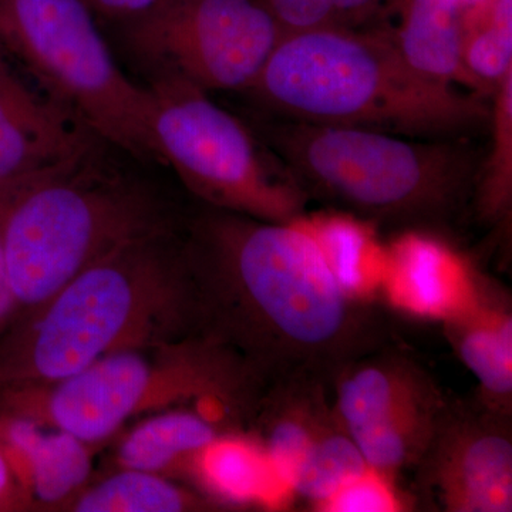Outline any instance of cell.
Here are the masks:
<instances>
[{"label":"cell","mask_w":512,"mask_h":512,"mask_svg":"<svg viewBox=\"0 0 512 512\" xmlns=\"http://www.w3.org/2000/svg\"><path fill=\"white\" fill-rule=\"evenodd\" d=\"M305 217L271 222L207 205L183 237L198 336L241 357L266 386H332L343 367L392 342L375 303L343 291Z\"/></svg>","instance_id":"6da1fadb"},{"label":"cell","mask_w":512,"mask_h":512,"mask_svg":"<svg viewBox=\"0 0 512 512\" xmlns=\"http://www.w3.org/2000/svg\"><path fill=\"white\" fill-rule=\"evenodd\" d=\"M198 336L184 239L130 242L84 269L0 339V393L76 375L101 357Z\"/></svg>","instance_id":"7a4b0ae2"},{"label":"cell","mask_w":512,"mask_h":512,"mask_svg":"<svg viewBox=\"0 0 512 512\" xmlns=\"http://www.w3.org/2000/svg\"><path fill=\"white\" fill-rule=\"evenodd\" d=\"M245 94L286 119L414 138H473L491 121V97L417 72L387 32L285 33Z\"/></svg>","instance_id":"3957f363"},{"label":"cell","mask_w":512,"mask_h":512,"mask_svg":"<svg viewBox=\"0 0 512 512\" xmlns=\"http://www.w3.org/2000/svg\"><path fill=\"white\" fill-rule=\"evenodd\" d=\"M251 128L305 192L373 227L441 235L473 208V138H414L256 110Z\"/></svg>","instance_id":"277c9868"},{"label":"cell","mask_w":512,"mask_h":512,"mask_svg":"<svg viewBox=\"0 0 512 512\" xmlns=\"http://www.w3.org/2000/svg\"><path fill=\"white\" fill-rule=\"evenodd\" d=\"M107 146L0 194V245L16 319L111 252L174 231L157 192L110 164Z\"/></svg>","instance_id":"5b68a950"},{"label":"cell","mask_w":512,"mask_h":512,"mask_svg":"<svg viewBox=\"0 0 512 512\" xmlns=\"http://www.w3.org/2000/svg\"><path fill=\"white\" fill-rule=\"evenodd\" d=\"M266 387L231 350L188 336L120 350L59 382L2 396L5 412L32 417L94 447L138 416L191 400H214L252 420Z\"/></svg>","instance_id":"8992f818"},{"label":"cell","mask_w":512,"mask_h":512,"mask_svg":"<svg viewBox=\"0 0 512 512\" xmlns=\"http://www.w3.org/2000/svg\"><path fill=\"white\" fill-rule=\"evenodd\" d=\"M0 50L104 143L163 164L153 96L117 66L86 0H0Z\"/></svg>","instance_id":"52a82bcc"},{"label":"cell","mask_w":512,"mask_h":512,"mask_svg":"<svg viewBox=\"0 0 512 512\" xmlns=\"http://www.w3.org/2000/svg\"><path fill=\"white\" fill-rule=\"evenodd\" d=\"M153 133L161 163L208 207L271 222L308 215L309 198L251 126L174 76L154 77Z\"/></svg>","instance_id":"ba28073f"},{"label":"cell","mask_w":512,"mask_h":512,"mask_svg":"<svg viewBox=\"0 0 512 512\" xmlns=\"http://www.w3.org/2000/svg\"><path fill=\"white\" fill-rule=\"evenodd\" d=\"M119 25L151 79L180 77L208 93L247 92L285 35L258 0H156Z\"/></svg>","instance_id":"9c48e42d"},{"label":"cell","mask_w":512,"mask_h":512,"mask_svg":"<svg viewBox=\"0 0 512 512\" xmlns=\"http://www.w3.org/2000/svg\"><path fill=\"white\" fill-rule=\"evenodd\" d=\"M421 497L444 512L512 511V416L450 399L420 458Z\"/></svg>","instance_id":"30bf717a"},{"label":"cell","mask_w":512,"mask_h":512,"mask_svg":"<svg viewBox=\"0 0 512 512\" xmlns=\"http://www.w3.org/2000/svg\"><path fill=\"white\" fill-rule=\"evenodd\" d=\"M329 390L312 379L271 384L252 419L259 443L292 494L332 473L355 450L329 403Z\"/></svg>","instance_id":"8fae6325"},{"label":"cell","mask_w":512,"mask_h":512,"mask_svg":"<svg viewBox=\"0 0 512 512\" xmlns=\"http://www.w3.org/2000/svg\"><path fill=\"white\" fill-rule=\"evenodd\" d=\"M101 143L72 110L37 94L0 50V194Z\"/></svg>","instance_id":"7c38bea8"},{"label":"cell","mask_w":512,"mask_h":512,"mask_svg":"<svg viewBox=\"0 0 512 512\" xmlns=\"http://www.w3.org/2000/svg\"><path fill=\"white\" fill-rule=\"evenodd\" d=\"M441 323L458 359L477 379V399L494 412L512 416L510 291L474 269L466 299Z\"/></svg>","instance_id":"4fadbf2b"},{"label":"cell","mask_w":512,"mask_h":512,"mask_svg":"<svg viewBox=\"0 0 512 512\" xmlns=\"http://www.w3.org/2000/svg\"><path fill=\"white\" fill-rule=\"evenodd\" d=\"M330 390L335 393L333 409L349 436L447 399L419 362L392 345L343 367Z\"/></svg>","instance_id":"5bb4252c"},{"label":"cell","mask_w":512,"mask_h":512,"mask_svg":"<svg viewBox=\"0 0 512 512\" xmlns=\"http://www.w3.org/2000/svg\"><path fill=\"white\" fill-rule=\"evenodd\" d=\"M474 269L440 235L404 231L384 251L380 293L407 315L441 322L466 299Z\"/></svg>","instance_id":"9a60e30c"},{"label":"cell","mask_w":512,"mask_h":512,"mask_svg":"<svg viewBox=\"0 0 512 512\" xmlns=\"http://www.w3.org/2000/svg\"><path fill=\"white\" fill-rule=\"evenodd\" d=\"M0 448L30 504L66 505L92 476V446L23 414H0Z\"/></svg>","instance_id":"2e32d148"},{"label":"cell","mask_w":512,"mask_h":512,"mask_svg":"<svg viewBox=\"0 0 512 512\" xmlns=\"http://www.w3.org/2000/svg\"><path fill=\"white\" fill-rule=\"evenodd\" d=\"M218 504L282 507L292 491L256 439L222 433L198 454L188 473Z\"/></svg>","instance_id":"e0dca14e"},{"label":"cell","mask_w":512,"mask_h":512,"mask_svg":"<svg viewBox=\"0 0 512 512\" xmlns=\"http://www.w3.org/2000/svg\"><path fill=\"white\" fill-rule=\"evenodd\" d=\"M464 0H412L394 43L407 63L431 79L470 92L493 94L468 72L463 60Z\"/></svg>","instance_id":"ac0fdd59"},{"label":"cell","mask_w":512,"mask_h":512,"mask_svg":"<svg viewBox=\"0 0 512 512\" xmlns=\"http://www.w3.org/2000/svg\"><path fill=\"white\" fill-rule=\"evenodd\" d=\"M221 434L200 413L163 410L128 431L117 448V464L165 477L175 471L188 473L194 458Z\"/></svg>","instance_id":"d6986e66"},{"label":"cell","mask_w":512,"mask_h":512,"mask_svg":"<svg viewBox=\"0 0 512 512\" xmlns=\"http://www.w3.org/2000/svg\"><path fill=\"white\" fill-rule=\"evenodd\" d=\"M305 221L343 291L356 301L375 303L382 295L384 251L375 241L373 225L339 211L306 215Z\"/></svg>","instance_id":"ffe728a7"},{"label":"cell","mask_w":512,"mask_h":512,"mask_svg":"<svg viewBox=\"0 0 512 512\" xmlns=\"http://www.w3.org/2000/svg\"><path fill=\"white\" fill-rule=\"evenodd\" d=\"M66 505L77 512H188L221 507L212 498L191 493L165 476L123 467L83 487Z\"/></svg>","instance_id":"44dd1931"},{"label":"cell","mask_w":512,"mask_h":512,"mask_svg":"<svg viewBox=\"0 0 512 512\" xmlns=\"http://www.w3.org/2000/svg\"><path fill=\"white\" fill-rule=\"evenodd\" d=\"M493 144L484 156L473 208L478 218L495 228H510L512 212V70L491 96Z\"/></svg>","instance_id":"7402d4cb"},{"label":"cell","mask_w":512,"mask_h":512,"mask_svg":"<svg viewBox=\"0 0 512 512\" xmlns=\"http://www.w3.org/2000/svg\"><path fill=\"white\" fill-rule=\"evenodd\" d=\"M463 60L468 72L493 94L512 70V0H497L487 25L463 29Z\"/></svg>","instance_id":"603a6c76"},{"label":"cell","mask_w":512,"mask_h":512,"mask_svg":"<svg viewBox=\"0 0 512 512\" xmlns=\"http://www.w3.org/2000/svg\"><path fill=\"white\" fill-rule=\"evenodd\" d=\"M285 33L301 30L350 29L377 0H258Z\"/></svg>","instance_id":"cb8c5ba5"},{"label":"cell","mask_w":512,"mask_h":512,"mask_svg":"<svg viewBox=\"0 0 512 512\" xmlns=\"http://www.w3.org/2000/svg\"><path fill=\"white\" fill-rule=\"evenodd\" d=\"M316 510L325 512H396L406 510V504L397 494L392 478L369 470L363 476L343 485Z\"/></svg>","instance_id":"d4e9b609"},{"label":"cell","mask_w":512,"mask_h":512,"mask_svg":"<svg viewBox=\"0 0 512 512\" xmlns=\"http://www.w3.org/2000/svg\"><path fill=\"white\" fill-rule=\"evenodd\" d=\"M154 2L156 0H86L94 15L116 23L140 15Z\"/></svg>","instance_id":"484cf974"},{"label":"cell","mask_w":512,"mask_h":512,"mask_svg":"<svg viewBox=\"0 0 512 512\" xmlns=\"http://www.w3.org/2000/svg\"><path fill=\"white\" fill-rule=\"evenodd\" d=\"M29 504L0 448V511L19 510L20 507H28Z\"/></svg>","instance_id":"4316f807"},{"label":"cell","mask_w":512,"mask_h":512,"mask_svg":"<svg viewBox=\"0 0 512 512\" xmlns=\"http://www.w3.org/2000/svg\"><path fill=\"white\" fill-rule=\"evenodd\" d=\"M16 315H18V308H16L15 296L10 288L2 245H0V339L8 332Z\"/></svg>","instance_id":"83f0119b"},{"label":"cell","mask_w":512,"mask_h":512,"mask_svg":"<svg viewBox=\"0 0 512 512\" xmlns=\"http://www.w3.org/2000/svg\"><path fill=\"white\" fill-rule=\"evenodd\" d=\"M464 2H468V0H464Z\"/></svg>","instance_id":"f1b7e54d"}]
</instances>
